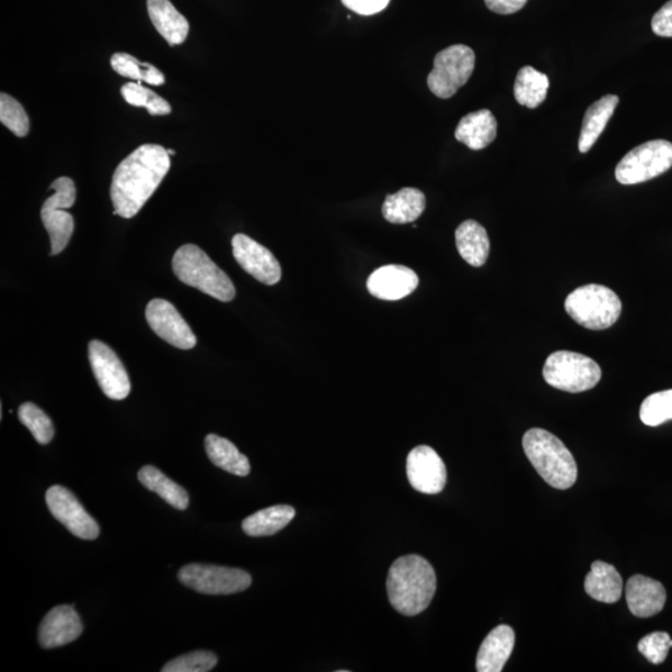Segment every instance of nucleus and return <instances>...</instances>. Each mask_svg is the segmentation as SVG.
Here are the masks:
<instances>
[{
  "instance_id": "obj_40",
  "label": "nucleus",
  "mask_w": 672,
  "mask_h": 672,
  "mask_svg": "<svg viewBox=\"0 0 672 672\" xmlns=\"http://www.w3.org/2000/svg\"><path fill=\"white\" fill-rule=\"evenodd\" d=\"M167 152H169L170 157H171V154H175L176 153L174 150H167Z\"/></svg>"
},
{
  "instance_id": "obj_23",
  "label": "nucleus",
  "mask_w": 672,
  "mask_h": 672,
  "mask_svg": "<svg viewBox=\"0 0 672 672\" xmlns=\"http://www.w3.org/2000/svg\"><path fill=\"white\" fill-rule=\"evenodd\" d=\"M617 104H619V97L605 95L588 107L578 141L580 153H587L594 147L607 123L612 119Z\"/></svg>"
},
{
  "instance_id": "obj_15",
  "label": "nucleus",
  "mask_w": 672,
  "mask_h": 672,
  "mask_svg": "<svg viewBox=\"0 0 672 672\" xmlns=\"http://www.w3.org/2000/svg\"><path fill=\"white\" fill-rule=\"evenodd\" d=\"M232 247L235 260L248 275L266 286L278 283L281 268L274 253L242 233L234 235Z\"/></svg>"
},
{
  "instance_id": "obj_35",
  "label": "nucleus",
  "mask_w": 672,
  "mask_h": 672,
  "mask_svg": "<svg viewBox=\"0 0 672 672\" xmlns=\"http://www.w3.org/2000/svg\"><path fill=\"white\" fill-rule=\"evenodd\" d=\"M218 659L211 651H194L167 662L163 672H207L217 665Z\"/></svg>"
},
{
  "instance_id": "obj_25",
  "label": "nucleus",
  "mask_w": 672,
  "mask_h": 672,
  "mask_svg": "<svg viewBox=\"0 0 672 672\" xmlns=\"http://www.w3.org/2000/svg\"><path fill=\"white\" fill-rule=\"evenodd\" d=\"M460 256L472 267H483L489 254V239L485 227L476 221H465L456 231Z\"/></svg>"
},
{
  "instance_id": "obj_7",
  "label": "nucleus",
  "mask_w": 672,
  "mask_h": 672,
  "mask_svg": "<svg viewBox=\"0 0 672 672\" xmlns=\"http://www.w3.org/2000/svg\"><path fill=\"white\" fill-rule=\"evenodd\" d=\"M672 167V143L653 140L626 153L617 163L615 177L622 185H639L665 174Z\"/></svg>"
},
{
  "instance_id": "obj_33",
  "label": "nucleus",
  "mask_w": 672,
  "mask_h": 672,
  "mask_svg": "<svg viewBox=\"0 0 672 672\" xmlns=\"http://www.w3.org/2000/svg\"><path fill=\"white\" fill-rule=\"evenodd\" d=\"M640 419L651 428L672 420V389L645 398L640 407Z\"/></svg>"
},
{
  "instance_id": "obj_4",
  "label": "nucleus",
  "mask_w": 672,
  "mask_h": 672,
  "mask_svg": "<svg viewBox=\"0 0 672 672\" xmlns=\"http://www.w3.org/2000/svg\"><path fill=\"white\" fill-rule=\"evenodd\" d=\"M172 269L183 283L201 290L221 302H231L235 297L232 280L216 263L195 244L179 247L172 259Z\"/></svg>"
},
{
  "instance_id": "obj_12",
  "label": "nucleus",
  "mask_w": 672,
  "mask_h": 672,
  "mask_svg": "<svg viewBox=\"0 0 672 672\" xmlns=\"http://www.w3.org/2000/svg\"><path fill=\"white\" fill-rule=\"evenodd\" d=\"M45 499H47L54 519L66 525V529L76 537L86 541H94L99 537V524L68 488L53 486L45 495Z\"/></svg>"
},
{
  "instance_id": "obj_1",
  "label": "nucleus",
  "mask_w": 672,
  "mask_h": 672,
  "mask_svg": "<svg viewBox=\"0 0 672 672\" xmlns=\"http://www.w3.org/2000/svg\"><path fill=\"white\" fill-rule=\"evenodd\" d=\"M171 167L167 150L160 144H142L115 170L111 189L114 215L132 218L158 189Z\"/></svg>"
},
{
  "instance_id": "obj_38",
  "label": "nucleus",
  "mask_w": 672,
  "mask_h": 672,
  "mask_svg": "<svg viewBox=\"0 0 672 672\" xmlns=\"http://www.w3.org/2000/svg\"><path fill=\"white\" fill-rule=\"evenodd\" d=\"M341 3L359 15H374L387 8L390 0H341Z\"/></svg>"
},
{
  "instance_id": "obj_6",
  "label": "nucleus",
  "mask_w": 672,
  "mask_h": 672,
  "mask_svg": "<svg viewBox=\"0 0 672 672\" xmlns=\"http://www.w3.org/2000/svg\"><path fill=\"white\" fill-rule=\"evenodd\" d=\"M543 378L553 387L571 394L595 387L602 379V369L593 359L573 351L551 354L543 368Z\"/></svg>"
},
{
  "instance_id": "obj_39",
  "label": "nucleus",
  "mask_w": 672,
  "mask_h": 672,
  "mask_svg": "<svg viewBox=\"0 0 672 672\" xmlns=\"http://www.w3.org/2000/svg\"><path fill=\"white\" fill-rule=\"evenodd\" d=\"M529 0H485L490 12L510 15L520 12Z\"/></svg>"
},
{
  "instance_id": "obj_26",
  "label": "nucleus",
  "mask_w": 672,
  "mask_h": 672,
  "mask_svg": "<svg viewBox=\"0 0 672 672\" xmlns=\"http://www.w3.org/2000/svg\"><path fill=\"white\" fill-rule=\"evenodd\" d=\"M294 517L296 510L292 506H274L247 517L242 529L250 537H269L286 529Z\"/></svg>"
},
{
  "instance_id": "obj_28",
  "label": "nucleus",
  "mask_w": 672,
  "mask_h": 672,
  "mask_svg": "<svg viewBox=\"0 0 672 672\" xmlns=\"http://www.w3.org/2000/svg\"><path fill=\"white\" fill-rule=\"evenodd\" d=\"M139 480L149 490L158 494L162 499L176 510L185 511L189 503V497L184 487L175 480L163 475L162 472L153 466H144L139 471Z\"/></svg>"
},
{
  "instance_id": "obj_30",
  "label": "nucleus",
  "mask_w": 672,
  "mask_h": 672,
  "mask_svg": "<svg viewBox=\"0 0 672 672\" xmlns=\"http://www.w3.org/2000/svg\"><path fill=\"white\" fill-rule=\"evenodd\" d=\"M112 68L117 74L124 78H130L134 80L144 81L150 85L160 86L165 84V76L162 74L157 67L149 62H141L140 60L126 53H116L112 58Z\"/></svg>"
},
{
  "instance_id": "obj_14",
  "label": "nucleus",
  "mask_w": 672,
  "mask_h": 672,
  "mask_svg": "<svg viewBox=\"0 0 672 672\" xmlns=\"http://www.w3.org/2000/svg\"><path fill=\"white\" fill-rule=\"evenodd\" d=\"M406 472L413 488L425 495H438L448 484L447 466L430 447H417L408 453Z\"/></svg>"
},
{
  "instance_id": "obj_16",
  "label": "nucleus",
  "mask_w": 672,
  "mask_h": 672,
  "mask_svg": "<svg viewBox=\"0 0 672 672\" xmlns=\"http://www.w3.org/2000/svg\"><path fill=\"white\" fill-rule=\"evenodd\" d=\"M81 623L74 607L59 605L45 615L39 629V642L43 649H56L76 641L83 634Z\"/></svg>"
},
{
  "instance_id": "obj_27",
  "label": "nucleus",
  "mask_w": 672,
  "mask_h": 672,
  "mask_svg": "<svg viewBox=\"0 0 672 672\" xmlns=\"http://www.w3.org/2000/svg\"><path fill=\"white\" fill-rule=\"evenodd\" d=\"M205 444L207 455L215 466L235 476L245 477L250 475L251 463L247 456H244L230 440L211 433L207 436Z\"/></svg>"
},
{
  "instance_id": "obj_3",
  "label": "nucleus",
  "mask_w": 672,
  "mask_h": 672,
  "mask_svg": "<svg viewBox=\"0 0 672 672\" xmlns=\"http://www.w3.org/2000/svg\"><path fill=\"white\" fill-rule=\"evenodd\" d=\"M523 450L549 486L568 489L577 483V462L557 436L543 429H531L523 436Z\"/></svg>"
},
{
  "instance_id": "obj_29",
  "label": "nucleus",
  "mask_w": 672,
  "mask_h": 672,
  "mask_svg": "<svg viewBox=\"0 0 672 672\" xmlns=\"http://www.w3.org/2000/svg\"><path fill=\"white\" fill-rule=\"evenodd\" d=\"M549 79L532 67H523L517 74L514 97L517 103L529 108L538 107L546 100Z\"/></svg>"
},
{
  "instance_id": "obj_24",
  "label": "nucleus",
  "mask_w": 672,
  "mask_h": 672,
  "mask_svg": "<svg viewBox=\"0 0 672 672\" xmlns=\"http://www.w3.org/2000/svg\"><path fill=\"white\" fill-rule=\"evenodd\" d=\"M426 208V197L420 189L406 187L389 195L383 206L385 220L394 224L412 223L420 218Z\"/></svg>"
},
{
  "instance_id": "obj_36",
  "label": "nucleus",
  "mask_w": 672,
  "mask_h": 672,
  "mask_svg": "<svg viewBox=\"0 0 672 672\" xmlns=\"http://www.w3.org/2000/svg\"><path fill=\"white\" fill-rule=\"evenodd\" d=\"M672 648V639L664 632H657L647 635L638 644V650L653 665H660L668 658L669 650Z\"/></svg>"
},
{
  "instance_id": "obj_20",
  "label": "nucleus",
  "mask_w": 672,
  "mask_h": 672,
  "mask_svg": "<svg viewBox=\"0 0 672 672\" xmlns=\"http://www.w3.org/2000/svg\"><path fill=\"white\" fill-rule=\"evenodd\" d=\"M457 141L471 150H484L497 138V120L493 113L484 108L463 116L455 131Z\"/></svg>"
},
{
  "instance_id": "obj_2",
  "label": "nucleus",
  "mask_w": 672,
  "mask_h": 672,
  "mask_svg": "<svg viewBox=\"0 0 672 672\" xmlns=\"http://www.w3.org/2000/svg\"><path fill=\"white\" fill-rule=\"evenodd\" d=\"M386 587L394 610L406 616H415L428 610L438 579L428 560L410 554L394 561L389 570Z\"/></svg>"
},
{
  "instance_id": "obj_32",
  "label": "nucleus",
  "mask_w": 672,
  "mask_h": 672,
  "mask_svg": "<svg viewBox=\"0 0 672 672\" xmlns=\"http://www.w3.org/2000/svg\"><path fill=\"white\" fill-rule=\"evenodd\" d=\"M18 416L25 428L32 432L36 442L47 444L53 440L56 430H54L49 416L42 408L33 403H25L18 410Z\"/></svg>"
},
{
  "instance_id": "obj_34",
  "label": "nucleus",
  "mask_w": 672,
  "mask_h": 672,
  "mask_svg": "<svg viewBox=\"0 0 672 672\" xmlns=\"http://www.w3.org/2000/svg\"><path fill=\"white\" fill-rule=\"evenodd\" d=\"M0 121L18 138H25L30 132V117L23 106L4 93L0 96Z\"/></svg>"
},
{
  "instance_id": "obj_19",
  "label": "nucleus",
  "mask_w": 672,
  "mask_h": 672,
  "mask_svg": "<svg viewBox=\"0 0 672 672\" xmlns=\"http://www.w3.org/2000/svg\"><path fill=\"white\" fill-rule=\"evenodd\" d=\"M515 635L511 626L499 625L480 644L477 653L478 672H501L512 656Z\"/></svg>"
},
{
  "instance_id": "obj_18",
  "label": "nucleus",
  "mask_w": 672,
  "mask_h": 672,
  "mask_svg": "<svg viewBox=\"0 0 672 672\" xmlns=\"http://www.w3.org/2000/svg\"><path fill=\"white\" fill-rule=\"evenodd\" d=\"M626 603L634 616L651 617L664 610L667 590L658 580L633 576L625 588Z\"/></svg>"
},
{
  "instance_id": "obj_17",
  "label": "nucleus",
  "mask_w": 672,
  "mask_h": 672,
  "mask_svg": "<svg viewBox=\"0 0 672 672\" xmlns=\"http://www.w3.org/2000/svg\"><path fill=\"white\" fill-rule=\"evenodd\" d=\"M419 286V277L410 268L390 265L374 271L368 279L371 296L381 301H399Z\"/></svg>"
},
{
  "instance_id": "obj_31",
  "label": "nucleus",
  "mask_w": 672,
  "mask_h": 672,
  "mask_svg": "<svg viewBox=\"0 0 672 672\" xmlns=\"http://www.w3.org/2000/svg\"><path fill=\"white\" fill-rule=\"evenodd\" d=\"M121 94L126 103L136 107H147L150 115H169L171 113V105L165 99L140 83L125 84L121 88Z\"/></svg>"
},
{
  "instance_id": "obj_5",
  "label": "nucleus",
  "mask_w": 672,
  "mask_h": 672,
  "mask_svg": "<svg viewBox=\"0 0 672 672\" xmlns=\"http://www.w3.org/2000/svg\"><path fill=\"white\" fill-rule=\"evenodd\" d=\"M565 305L571 320L590 331L611 328L622 314L619 297L599 285L576 289L567 297Z\"/></svg>"
},
{
  "instance_id": "obj_10",
  "label": "nucleus",
  "mask_w": 672,
  "mask_h": 672,
  "mask_svg": "<svg viewBox=\"0 0 672 672\" xmlns=\"http://www.w3.org/2000/svg\"><path fill=\"white\" fill-rule=\"evenodd\" d=\"M181 583L208 595H229L244 592L252 577L242 569L210 565H189L178 571Z\"/></svg>"
},
{
  "instance_id": "obj_8",
  "label": "nucleus",
  "mask_w": 672,
  "mask_h": 672,
  "mask_svg": "<svg viewBox=\"0 0 672 672\" xmlns=\"http://www.w3.org/2000/svg\"><path fill=\"white\" fill-rule=\"evenodd\" d=\"M50 189L56 190V194L44 202L40 216L45 230L50 235V256H57L68 247L74 233V218L66 210L77 201V187L71 178L60 177L54 181Z\"/></svg>"
},
{
  "instance_id": "obj_37",
  "label": "nucleus",
  "mask_w": 672,
  "mask_h": 672,
  "mask_svg": "<svg viewBox=\"0 0 672 672\" xmlns=\"http://www.w3.org/2000/svg\"><path fill=\"white\" fill-rule=\"evenodd\" d=\"M651 30L662 38H672V0H669L652 16Z\"/></svg>"
},
{
  "instance_id": "obj_21",
  "label": "nucleus",
  "mask_w": 672,
  "mask_h": 672,
  "mask_svg": "<svg viewBox=\"0 0 672 672\" xmlns=\"http://www.w3.org/2000/svg\"><path fill=\"white\" fill-rule=\"evenodd\" d=\"M148 11L154 28L171 47L183 44L187 39L189 24L170 0H148Z\"/></svg>"
},
{
  "instance_id": "obj_22",
  "label": "nucleus",
  "mask_w": 672,
  "mask_h": 672,
  "mask_svg": "<svg viewBox=\"0 0 672 672\" xmlns=\"http://www.w3.org/2000/svg\"><path fill=\"white\" fill-rule=\"evenodd\" d=\"M584 589L596 602L614 604L623 594V578L610 563L595 560L586 577Z\"/></svg>"
},
{
  "instance_id": "obj_9",
  "label": "nucleus",
  "mask_w": 672,
  "mask_h": 672,
  "mask_svg": "<svg viewBox=\"0 0 672 672\" xmlns=\"http://www.w3.org/2000/svg\"><path fill=\"white\" fill-rule=\"evenodd\" d=\"M476 56L467 45L456 44L438 53L428 78L431 93L440 99H450L467 84L475 70Z\"/></svg>"
},
{
  "instance_id": "obj_13",
  "label": "nucleus",
  "mask_w": 672,
  "mask_h": 672,
  "mask_svg": "<svg viewBox=\"0 0 672 672\" xmlns=\"http://www.w3.org/2000/svg\"><path fill=\"white\" fill-rule=\"evenodd\" d=\"M147 321L150 328L172 347L183 350L196 347L197 339L193 329L189 328L174 304L165 299H153L148 304Z\"/></svg>"
},
{
  "instance_id": "obj_11",
  "label": "nucleus",
  "mask_w": 672,
  "mask_h": 672,
  "mask_svg": "<svg viewBox=\"0 0 672 672\" xmlns=\"http://www.w3.org/2000/svg\"><path fill=\"white\" fill-rule=\"evenodd\" d=\"M89 361L103 393L112 399H124L131 392L129 375L119 357L103 341L89 343Z\"/></svg>"
}]
</instances>
